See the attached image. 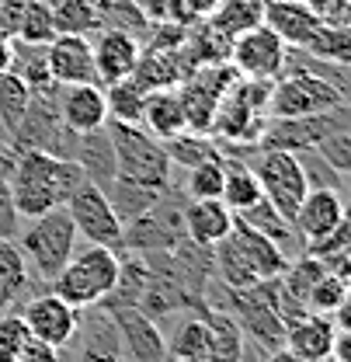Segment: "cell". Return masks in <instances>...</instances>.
Listing matches in <instances>:
<instances>
[{
  "label": "cell",
  "instance_id": "cell-37",
  "mask_svg": "<svg viewBox=\"0 0 351 362\" xmlns=\"http://www.w3.org/2000/svg\"><path fill=\"white\" fill-rule=\"evenodd\" d=\"M184 199H220L222 192V153L184 168Z\"/></svg>",
  "mask_w": 351,
  "mask_h": 362
},
{
  "label": "cell",
  "instance_id": "cell-35",
  "mask_svg": "<svg viewBox=\"0 0 351 362\" xmlns=\"http://www.w3.org/2000/svg\"><path fill=\"white\" fill-rule=\"evenodd\" d=\"M52 21H56V32L88 35L101 25V4L97 0H56L52 4Z\"/></svg>",
  "mask_w": 351,
  "mask_h": 362
},
{
  "label": "cell",
  "instance_id": "cell-32",
  "mask_svg": "<svg viewBox=\"0 0 351 362\" xmlns=\"http://www.w3.org/2000/svg\"><path fill=\"white\" fill-rule=\"evenodd\" d=\"M167 341V356L174 359H191V362H209V324L206 317H184L177 324V331Z\"/></svg>",
  "mask_w": 351,
  "mask_h": 362
},
{
  "label": "cell",
  "instance_id": "cell-22",
  "mask_svg": "<svg viewBox=\"0 0 351 362\" xmlns=\"http://www.w3.org/2000/svg\"><path fill=\"white\" fill-rule=\"evenodd\" d=\"M264 25L289 49H303L316 32L320 18L307 7V0H282V4H264Z\"/></svg>",
  "mask_w": 351,
  "mask_h": 362
},
{
  "label": "cell",
  "instance_id": "cell-8",
  "mask_svg": "<svg viewBox=\"0 0 351 362\" xmlns=\"http://www.w3.org/2000/svg\"><path fill=\"white\" fill-rule=\"evenodd\" d=\"M237 77L240 74L230 63H220V66H195L177 84L181 105H184V126L191 133H209L213 129V119H216V108H220L222 94L233 88Z\"/></svg>",
  "mask_w": 351,
  "mask_h": 362
},
{
  "label": "cell",
  "instance_id": "cell-30",
  "mask_svg": "<svg viewBox=\"0 0 351 362\" xmlns=\"http://www.w3.org/2000/svg\"><path fill=\"white\" fill-rule=\"evenodd\" d=\"M296 52H303L309 59H320V63H341V66H348V59H351L348 25H327V21H320L316 32L307 39V45L296 49Z\"/></svg>",
  "mask_w": 351,
  "mask_h": 362
},
{
  "label": "cell",
  "instance_id": "cell-44",
  "mask_svg": "<svg viewBox=\"0 0 351 362\" xmlns=\"http://www.w3.org/2000/svg\"><path fill=\"white\" fill-rule=\"evenodd\" d=\"M59 352H63V349H52V345H45L39 338H28V341L21 345V352H18V362H63Z\"/></svg>",
  "mask_w": 351,
  "mask_h": 362
},
{
  "label": "cell",
  "instance_id": "cell-45",
  "mask_svg": "<svg viewBox=\"0 0 351 362\" xmlns=\"http://www.w3.org/2000/svg\"><path fill=\"white\" fill-rule=\"evenodd\" d=\"M181 7H184V14H188L191 21H206V18L220 7V0H181Z\"/></svg>",
  "mask_w": 351,
  "mask_h": 362
},
{
  "label": "cell",
  "instance_id": "cell-4",
  "mask_svg": "<svg viewBox=\"0 0 351 362\" xmlns=\"http://www.w3.org/2000/svg\"><path fill=\"white\" fill-rule=\"evenodd\" d=\"M14 240L28 262V272L49 286L59 275V269L73 258L81 237H77V226L70 220L66 206H59V209H49L35 220H25V230Z\"/></svg>",
  "mask_w": 351,
  "mask_h": 362
},
{
  "label": "cell",
  "instance_id": "cell-27",
  "mask_svg": "<svg viewBox=\"0 0 351 362\" xmlns=\"http://www.w3.org/2000/svg\"><path fill=\"white\" fill-rule=\"evenodd\" d=\"M233 216H237L240 223H247L251 230H258L261 237H268V240H271L275 247H282L285 255L292 251V244H299V251H303V240L296 237L292 223H289L278 209H271L264 199H261V202H254L251 209H244V213H233Z\"/></svg>",
  "mask_w": 351,
  "mask_h": 362
},
{
  "label": "cell",
  "instance_id": "cell-42",
  "mask_svg": "<svg viewBox=\"0 0 351 362\" xmlns=\"http://www.w3.org/2000/svg\"><path fill=\"white\" fill-rule=\"evenodd\" d=\"M307 7L327 25H348V0H307Z\"/></svg>",
  "mask_w": 351,
  "mask_h": 362
},
{
  "label": "cell",
  "instance_id": "cell-34",
  "mask_svg": "<svg viewBox=\"0 0 351 362\" xmlns=\"http://www.w3.org/2000/svg\"><path fill=\"white\" fill-rule=\"evenodd\" d=\"M28 101H32V88L14 70H4L0 74V126H4L7 139L21 126V119L28 112Z\"/></svg>",
  "mask_w": 351,
  "mask_h": 362
},
{
  "label": "cell",
  "instance_id": "cell-40",
  "mask_svg": "<svg viewBox=\"0 0 351 362\" xmlns=\"http://www.w3.org/2000/svg\"><path fill=\"white\" fill-rule=\"evenodd\" d=\"M316 153H320L334 171L348 175V168H351V136H348V129H338V133H331L327 139H320Z\"/></svg>",
  "mask_w": 351,
  "mask_h": 362
},
{
  "label": "cell",
  "instance_id": "cell-23",
  "mask_svg": "<svg viewBox=\"0 0 351 362\" xmlns=\"http://www.w3.org/2000/svg\"><path fill=\"white\" fill-rule=\"evenodd\" d=\"M139 126L153 139H171L177 136L184 126V105H181V94L177 88H157V90H146V101H143V119Z\"/></svg>",
  "mask_w": 351,
  "mask_h": 362
},
{
  "label": "cell",
  "instance_id": "cell-1",
  "mask_svg": "<svg viewBox=\"0 0 351 362\" xmlns=\"http://www.w3.org/2000/svg\"><path fill=\"white\" fill-rule=\"evenodd\" d=\"M84 181V171L70 157H56L45 150H18L7 171V195L21 220H35L49 209L66 206Z\"/></svg>",
  "mask_w": 351,
  "mask_h": 362
},
{
  "label": "cell",
  "instance_id": "cell-7",
  "mask_svg": "<svg viewBox=\"0 0 351 362\" xmlns=\"http://www.w3.org/2000/svg\"><path fill=\"white\" fill-rule=\"evenodd\" d=\"M254 175L261 181V195L271 209H278L289 223L299 209V202L307 199L309 185L303 175V164L296 153L289 150H254V157H247Z\"/></svg>",
  "mask_w": 351,
  "mask_h": 362
},
{
  "label": "cell",
  "instance_id": "cell-49",
  "mask_svg": "<svg viewBox=\"0 0 351 362\" xmlns=\"http://www.w3.org/2000/svg\"><path fill=\"white\" fill-rule=\"evenodd\" d=\"M316 362H338V359L334 356H323V359H316Z\"/></svg>",
  "mask_w": 351,
  "mask_h": 362
},
{
  "label": "cell",
  "instance_id": "cell-33",
  "mask_svg": "<svg viewBox=\"0 0 351 362\" xmlns=\"http://www.w3.org/2000/svg\"><path fill=\"white\" fill-rule=\"evenodd\" d=\"M164 150H167V157H171L174 168H195V164L222 153L220 143L209 133H191V129H181L177 136L164 139Z\"/></svg>",
  "mask_w": 351,
  "mask_h": 362
},
{
  "label": "cell",
  "instance_id": "cell-17",
  "mask_svg": "<svg viewBox=\"0 0 351 362\" xmlns=\"http://www.w3.org/2000/svg\"><path fill=\"white\" fill-rule=\"evenodd\" d=\"M191 70H195V66H191L188 56H184V42L181 45L143 42V52H139V63H136L132 77L146 90H157V88H177Z\"/></svg>",
  "mask_w": 351,
  "mask_h": 362
},
{
  "label": "cell",
  "instance_id": "cell-19",
  "mask_svg": "<svg viewBox=\"0 0 351 362\" xmlns=\"http://www.w3.org/2000/svg\"><path fill=\"white\" fill-rule=\"evenodd\" d=\"M59 119L70 133H90L108 122V105L101 84H70L59 88Z\"/></svg>",
  "mask_w": 351,
  "mask_h": 362
},
{
  "label": "cell",
  "instance_id": "cell-3",
  "mask_svg": "<svg viewBox=\"0 0 351 362\" xmlns=\"http://www.w3.org/2000/svg\"><path fill=\"white\" fill-rule=\"evenodd\" d=\"M119 275H122V258L119 251L112 247H77L73 258L59 269V275L49 282V289L66 300L73 310H90L97 307L101 300H108L119 286Z\"/></svg>",
  "mask_w": 351,
  "mask_h": 362
},
{
  "label": "cell",
  "instance_id": "cell-6",
  "mask_svg": "<svg viewBox=\"0 0 351 362\" xmlns=\"http://www.w3.org/2000/svg\"><path fill=\"white\" fill-rule=\"evenodd\" d=\"M348 105V94L327 81L323 74H313L309 66H285L268 94V119H299V115H320L331 108Z\"/></svg>",
  "mask_w": 351,
  "mask_h": 362
},
{
  "label": "cell",
  "instance_id": "cell-41",
  "mask_svg": "<svg viewBox=\"0 0 351 362\" xmlns=\"http://www.w3.org/2000/svg\"><path fill=\"white\" fill-rule=\"evenodd\" d=\"M21 14H25V0H0V39H7V42L18 39Z\"/></svg>",
  "mask_w": 351,
  "mask_h": 362
},
{
  "label": "cell",
  "instance_id": "cell-20",
  "mask_svg": "<svg viewBox=\"0 0 351 362\" xmlns=\"http://www.w3.org/2000/svg\"><path fill=\"white\" fill-rule=\"evenodd\" d=\"M338 320L331 314H303L299 320H292L285 327V349L292 356H299L303 362H316L323 356H331L334 338H338Z\"/></svg>",
  "mask_w": 351,
  "mask_h": 362
},
{
  "label": "cell",
  "instance_id": "cell-14",
  "mask_svg": "<svg viewBox=\"0 0 351 362\" xmlns=\"http://www.w3.org/2000/svg\"><path fill=\"white\" fill-rule=\"evenodd\" d=\"M45 66L52 84L70 88V84H101L97 66H94V49L88 35L59 32L45 42Z\"/></svg>",
  "mask_w": 351,
  "mask_h": 362
},
{
  "label": "cell",
  "instance_id": "cell-48",
  "mask_svg": "<svg viewBox=\"0 0 351 362\" xmlns=\"http://www.w3.org/2000/svg\"><path fill=\"white\" fill-rule=\"evenodd\" d=\"M4 70H11V42L7 39H0V74Z\"/></svg>",
  "mask_w": 351,
  "mask_h": 362
},
{
  "label": "cell",
  "instance_id": "cell-26",
  "mask_svg": "<svg viewBox=\"0 0 351 362\" xmlns=\"http://www.w3.org/2000/svg\"><path fill=\"white\" fill-rule=\"evenodd\" d=\"M32 272L18 240H0V314L21 307L32 296Z\"/></svg>",
  "mask_w": 351,
  "mask_h": 362
},
{
  "label": "cell",
  "instance_id": "cell-2",
  "mask_svg": "<svg viewBox=\"0 0 351 362\" xmlns=\"http://www.w3.org/2000/svg\"><path fill=\"white\" fill-rule=\"evenodd\" d=\"M285 265L289 255L240 220H233V230L213 247V272L230 289H251L264 279L282 275Z\"/></svg>",
  "mask_w": 351,
  "mask_h": 362
},
{
  "label": "cell",
  "instance_id": "cell-13",
  "mask_svg": "<svg viewBox=\"0 0 351 362\" xmlns=\"http://www.w3.org/2000/svg\"><path fill=\"white\" fill-rule=\"evenodd\" d=\"M230 66L251 81H275L289 66V45L282 42L268 25H258L230 45Z\"/></svg>",
  "mask_w": 351,
  "mask_h": 362
},
{
  "label": "cell",
  "instance_id": "cell-36",
  "mask_svg": "<svg viewBox=\"0 0 351 362\" xmlns=\"http://www.w3.org/2000/svg\"><path fill=\"white\" fill-rule=\"evenodd\" d=\"M345 303H348V275H338V272H323L307 293L309 314H338Z\"/></svg>",
  "mask_w": 351,
  "mask_h": 362
},
{
  "label": "cell",
  "instance_id": "cell-38",
  "mask_svg": "<svg viewBox=\"0 0 351 362\" xmlns=\"http://www.w3.org/2000/svg\"><path fill=\"white\" fill-rule=\"evenodd\" d=\"M52 35H59V32H56V21H52V4H45V0H25L18 42L45 45Z\"/></svg>",
  "mask_w": 351,
  "mask_h": 362
},
{
  "label": "cell",
  "instance_id": "cell-11",
  "mask_svg": "<svg viewBox=\"0 0 351 362\" xmlns=\"http://www.w3.org/2000/svg\"><path fill=\"white\" fill-rule=\"evenodd\" d=\"M101 310L108 314V320L119 331V345H122V359L132 362H164L167 359V341L164 331L153 317H146L143 310H136L132 303L122 300H101Z\"/></svg>",
  "mask_w": 351,
  "mask_h": 362
},
{
  "label": "cell",
  "instance_id": "cell-21",
  "mask_svg": "<svg viewBox=\"0 0 351 362\" xmlns=\"http://www.w3.org/2000/svg\"><path fill=\"white\" fill-rule=\"evenodd\" d=\"M73 160H77V168L84 171V178H88L90 185H97L101 192L119 178V171H115V146H112V136H108V122H105L101 129L77 133Z\"/></svg>",
  "mask_w": 351,
  "mask_h": 362
},
{
  "label": "cell",
  "instance_id": "cell-15",
  "mask_svg": "<svg viewBox=\"0 0 351 362\" xmlns=\"http://www.w3.org/2000/svg\"><path fill=\"white\" fill-rule=\"evenodd\" d=\"M345 223H348V209H345V192H338V188H309L292 216V230L303 240V251L309 244L331 237Z\"/></svg>",
  "mask_w": 351,
  "mask_h": 362
},
{
  "label": "cell",
  "instance_id": "cell-28",
  "mask_svg": "<svg viewBox=\"0 0 351 362\" xmlns=\"http://www.w3.org/2000/svg\"><path fill=\"white\" fill-rule=\"evenodd\" d=\"M101 88H105V105H108V122L139 126L146 88L136 77H122V81H112V84H101Z\"/></svg>",
  "mask_w": 351,
  "mask_h": 362
},
{
  "label": "cell",
  "instance_id": "cell-10",
  "mask_svg": "<svg viewBox=\"0 0 351 362\" xmlns=\"http://www.w3.org/2000/svg\"><path fill=\"white\" fill-rule=\"evenodd\" d=\"M66 213H70V220H73V226H77V237H84L88 244L112 247V251H126V247H122L126 226H122V220L115 216L108 195H105L97 185L84 181V185L70 195Z\"/></svg>",
  "mask_w": 351,
  "mask_h": 362
},
{
  "label": "cell",
  "instance_id": "cell-46",
  "mask_svg": "<svg viewBox=\"0 0 351 362\" xmlns=\"http://www.w3.org/2000/svg\"><path fill=\"white\" fill-rule=\"evenodd\" d=\"M14 146L7 143V139H0V178H7V171H11V164H14Z\"/></svg>",
  "mask_w": 351,
  "mask_h": 362
},
{
  "label": "cell",
  "instance_id": "cell-5",
  "mask_svg": "<svg viewBox=\"0 0 351 362\" xmlns=\"http://www.w3.org/2000/svg\"><path fill=\"white\" fill-rule=\"evenodd\" d=\"M108 136L115 146V171L122 181L143 185L150 192H167L174 178V164L160 139L146 133L143 126L129 122H108Z\"/></svg>",
  "mask_w": 351,
  "mask_h": 362
},
{
  "label": "cell",
  "instance_id": "cell-39",
  "mask_svg": "<svg viewBox=\"0 0 351 362\" xmlns=\"http://www.w3.org/2000/svg\"><path fill=\"white\" fill-rule=\"evenodd\" d=\"M139 11L146 14L150 25H177V28H191L195 21L184 14L181 0H136Z\"/></svg>",
  "mask_w": 351,
  "mask_h": 362
},
{
  "label": "cell",
  "instance_id": "cell-31",
  "mask_svg": "<svg viewBox=\"0 0 351 362\" xmlns=\"http://www.w3.org/2000/svg\"><path fill=\"white\" fill-rule=\"evenodd\" d=\"M209 21L222 35L237 39V35L264 25V0H220V7L209 14Z\"/></svg>",
  "mask_w": 351,
  "mask_h": 362
},
{
  "label": "cell",
  "instance_id": "cell-29",
  "mask_svg": "<svg viewBox=\"0 0 351 362\" xmlns=\"http://www.w3.org/2000/svg\"><path fill=\"white\" fill-rule=\"evenodd\" d=\"M167 192H171V188H167ZM105 195H108L115 216L122 220V226H129L132 220H139L143 213H150V209L160 202L164 192H150V188H143V185H132V181L115 178L108 188H105Z\"/></svg>",
  "mask_w": 351,
  "mask_h": 362
},
{
  "label": "cell",
  "instance_id": "cell-25",
  "mask_svg": "<svg viewBox=\"0 0 351 362\" xmlns=\"http://www.w3.org/2000/svg\"><path fill=\"white\" fill-rule=\"evenodd\" d=\"M81 352L77 362H122V345H119V331L108 320V314H81Z\"/></svg>",
  "mask_w": 351,
  "mask_h": 362
},
{
  "label": "cell",
  "instance_id": "cell-12",
  "mask_svg": "<svg viewBox=\"0 0 351 362\" xmlns=\"http://www.w3.org/2000/svg\"><path fill=\"white\" fill-rule=\"evenodd\" d=\"M21 320H25V331L28 338H39L52 349H66L77 341V331H81V314L84 310H73L66 300H59L52 289L45 293H32L25 303H21Z\"/></svg>",
  "mask_w": 351,
  "mask_h": 362
},
{
  "label": "cell",
  "instance_id": "cell-47",
  "mask_svg": "<svg viewBox=\"0 0 351 362\" xmlns=\"http://www.w3.org/2000/svg\"><path fill=\"white\" fill-rule=\"evenodd\" d=\"M261 362H303V359H299V356H292V352L282 345V349H271V352H264Z\"/></svg>",
  "mask_w": 351,
  "mask_h": 362
},
{
  "label": "cell",
  "instance_id": "cell-50",
  "mask_svg": "<svg viewBox=\"0 0 351 362\" xmlns=\"http://www.w3.org/2000/svg\"><path fill=\"white\" fill-rule=\"evenodd\" d=\"M264 4H282V0H264Z\"/></svg>",
  "mask_w": 351,
  "mask_h": 362
},
{
  "label": "cell",
  "instance_id": "cell-16",
  "mask_svg": "<svg viewBox=\"0 0 351 362\" xmlns=\"http://www.w3.org/2000/svg\"><path fill=\"white\" fill-rule=\"evenodd\" d=\"M90 49H94L97 81L112 84V81L132 77V70L139 63V52H143V39H136L129 32H119V28H97Z\"/></svg>",
  "mask_w": 351,
  "mask_h": 362
},
{
  "label": "cell",
  "instance_id": "cell-43",
  "mask_svg": "<svg viewBox=\"0 0 351 362\" xmlns=\"http://www.w3.org/2000/svg\"><path fill=\"white\" fill-rule=\"evenodd\" d=\"M18 223H21V216L14 213V202L7 195V178H0V240H14Z\"/></svg>",
  "mask_w": 351,
  "mask_h": 362
},
{
  "label": "cell",
  "instance_id": "cell-24",
  "mask_svg": "<svg viewBox=\"0 0 351 362\" xmlns=\"http://www.w3.org/2000/svg\"><path fill=\"white\" fill-rule=\"evenodd\" d=\"M220 199L233 209V213H244L251 209L254 202H261V181L254 175L251 160L240 157V153H222V192Z\"/></svg>",
  "mask_w": 351,
  "mask_h": 362
},
{
  "label": "cell",
  "instance_id": "cell-18",
  "mask_svg": "<svg viewBox=\"0 0 351 362\" xmlns=\"http://www.w3.org/2000/svg\"><path fill=\"white\" fill-rule=\"evenodd\" d=\"M233 209L222 199H188L181 209L184 237L198 247H216L222 237L233 230Z\"/></svg>",
  "mask_w": 351,
  "mask_h": 362
},
{
  "label": "cell",
  "instance_id": "cell-9",
  "mask_svg": "<svg viewBox=\"0 0 351 362\" xmlns=\"http://www.w3.org/2000/svg\"><path fill=\"white\" fill-rule=\"evenodd\" d=\"M338 129H348V105L320 112V115H299V119H268L258 150H289L303 153L316 150L320 139H327Z\"/></svg>",
  "mask_w": 351,
  "mask_h": 362
}]
</instances>
